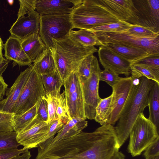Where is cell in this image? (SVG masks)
Listing matches in <instances>:
<instances>
[{
    "label": "cell",
    "instance_id": "cell-14",
    "mask_svg": "<svg viewBox=\"0 0 159 159\" xmlns=\"http://www.w3.org/2000/svg\"><path fill=\"white\" fill-rule=\"evenodd\" d=\"M99 60L105 69L129 77L131 63L104 45L98 50Z\"/></svg>",
    "mask_w": 159,
    "mask_h": 159
},
{
    "label": "cell",
    "instance_id": "cell-40",
    "mask_svg": "<svg viewBox=\"0 0 159 159\" xmlns=\"http://www.w3.org/2000/svg\"><path fill=\"white\" fill-rule=\"evenodd\" d=\"M35 0H19L20 7L18 13V18L25 16L35 10Z\"/></svg>",
    "mask_w": 159,
    "mask_h": 159
},
{
    "label": "cell",
    "instance_id": "cell-36",
    "mask_svg": "<svg viewBox=\"0 0 159 159\" xmlns=\"http://www.w3.org/2000/svg\"><path fill=\"white\" fill-rule=\"evenodd\" d=\"M44 97L48 104V118L47 122L49 123L53 120H59L56 112L59 97H54L45 93Z\"/></svg>",
    "mask_w": 159,
    "mask_h": 159
},
{
    "label": "cell",
    "instance_id": "cell-19",
    "mask_svg": "<svg viewBox=\"0 0 159 159\" xmlns=\"http://www.w3.org/2000/svg\"><path fill=\"white\" fill-rule=\"evenodd\" d=\"M87 125L88 121L85 120L77 117L73 118L58 131L55 137H51L43 143L47 144L52 143L71 137L80 133Z\"/></svg>",
    "mask_w": 159,
    "mask_h": 159
},
{
    "label": "cell",
    "instance_id": "cell-23",
    "mask_svg": "<svg viewBox=\"0 0 159 159\" xmlns=\"http://www.w3.org/2000/svg\"><path fill=\"white\" fill-rule=\"evenodd\" d=\"M33 63V68L40 75L49 74L56 70L52 51L46 47Z\"/></svg>",
    "mask_w": 159,
    "mask_h": 159
},
{
    "label": "cell",
    "instance_id": "cell-4",
    "mask_svg": "<svg viewBox=\"0 0 159 159\" xmlns=\"http://www.w3.org/2000/svg\"><path fill=\"white\" fill-rule=\"evenodd\" d=\"M70 17L73 29L87 30L120 20L98 0H82L75 6Z\"/></svg>",
    "mask_w": 159,
    "mask_h": 159
},
{
    "label": "cell",
    "instance_id": "cell-25",
    "mask_svg": "<svg viewBox=\"0 0 159 159\" xmlns=\"http://www.w3.org/2000/svg\"><path fill=\"white\" fill-rule=\"evenodd\" d=\"M40 76L45 92L59 98L63 82L57 71L55 70L49 74Z\"/></svg>",
    "mask_w": 159,
    "mask_h": 159
},
{
    "label": "cell",
    "instance_id": "cell-49",
    "mask_svg": "<svg viewBox=\"0 0 159 159\" xmlns=\"http://www.w3.org/2000/svg\"><path fill=\"white\" fill-rule=\"evenodd\" d=\"M8 2L10 4V5H12L13 2H14V1L13 0H9V1H8Z\"/></svg>",
    "mask_w": 159,
    "mask_h": 159
},
{
    "label": "cell",
    "instance_id": "cell-7",
    "mask_svg": "<svg viewBox=\"0 0 159 159\" xmlns=\"http://www.w3.org/2000/svg\"><path fill=\"white\" fill-rule=\"evenodd\" d=\"M93 32L102 43H112L140 48L149 54H159V36L147 38L126 32Z\"/></svg>",
    "mask_w": 159,
    "mask_h": 159
},
{
    "label": "cell",
    "instance_id": "cell-31",
    "mask_svg": "<svg viewBox=\"0 0 159 159\" xmlns=\"http://www.w3.org/2000/svg\"><path fill=\"white\" fill-rule=\"evenodd\" d=\"M134 25L120 20L117 22L97 26L87 30L94 32H126Z\"/></svg>",
    "mask_w": 159,
    "mask_h": 159
},
{
    "label": "cell",
    "instance_id": "cell-16",
    "mask_svg": "<svg viewBox=\"0 0 159 159\" xmlns=\"http://www.w3.org/2000/svg\"><path fill=\"white\" fill-rule=\"evenodd\" d=\"M32 67L31 64L21 72L12 86L7 91V97L0 101V111L13 113L14 107L27 81Z\"/></svg>",
    "mask_w": 159,
    "mask_h": 159
},
{
    "label": "cell",
    "instance_id": "cell-24",
    "mask_svg": "<svg viewBox=\"0 0 159 159\" xmlns=\"http://www.w3.org/2000/svg\"><path fill=\"white\" fill-rule=\"evenodd\" d=\"M149 119L156 127L159 133V84L155 82L148 96Z\"/></svg>",
    "mask_w": 159,
    "mask_h": 159
},
{
    "label": "cell",
    "instance_id": "cell-43",
    "mask_svg": "<svg viewBox=\"0 0 159 159\" xmlns=\"http://www.w3.org/2000/svg\"><path fill=\"white\" fill-rule=\"evenodd\" d=\"M145 151L143 156L145 158L159 155V137L150 144Z\"/></svg>",
    "mask_w": 159,
    "mask_h": 159
},
{
    "label": "cell",
    "instance_id": "cell-30",
    "mask_svg": "<svg viewBox=\"0 0 159 159\" xmlns=\"http://www.w3.org/2000/svg\"><path fill=\"white\" fill-rule=\"evenodd\" d=\"M130 73L133 80L145 77L159 84V73L146 68L131 64Z\"/></svg>",
    "mask_w": 159,
    "mask_h": 159
},
{
    "label": "cell",
    "instance_id": "cell-34",
    "mask_svg": "<svg viewBox=\"0 0 159 159\" xmlns=\"http://www.w3.org/2000/svg\"><path fill=\"white\" fill-rule=\"evenodd\" d=\"M56 113L58 119L65 125L71 119L69 113L64 91L60 94L59 98Z\"/></svg>",
    "mask_w": 159,
    "mask_h": 159
},
{
    "label": "cell",
    "instance_id": "cell-5",
    "mask_svg": "<svg viewBox=\"0 0 159 159\" xmlns=\"http://www.w3.org/2000/svg\"><path fill=\"white\" fill-rule=\"evenodd\" d=\"M40 27L39 34L46 47L51 51L53 40H59L69 36L73 29L70 14L40 16Z\"/></svg>",
    "mask_w": 159,
    "mask_h": 159
},
{
    "label": "cell",
    "instance_id": "cell-42",
    "mask_svg": "<svg viewBox=\"0 0 159 159\" xmlns=\"http://www.w3.org/2000/svg\"><path fill=\"white\" fill-rule=\"evenodd\" d=\"M44 97L41 99L36 117L43 122H47L48 118V104Z\"/></svg>",
    "mask_w": 159,
    "mask_h": 159
},
{
    "label": "cell",
    "instance_id": "cell-35",
    "mask_svg": "<svg viewBox=\"0 0 159 159\" xmlns=\"http://www.w3.org/2000/svg\"><path fill=\"white\" fill-rule=\"evenodd\" d=\"M66 95L75 91L81 85L77 71L71 73L63 81Z\"/></svg>",
    "mask_w": 159,
    "mask_h": 159
},
{
    "label": "cell",
    "instance_id": "cell-1",
    "mask_svg": "<svg viewBox=\"0 0 159 159\" xmlns=\"http://www.w3.org/2000/svg\"><path fill=\"white\" fill-rule=\"evenodd\" d=\"M35 159H110L119 147L115 127L107 124L53 143H43Z\"/></svg>",
    "mask_w": 159,
    "mask_h": 159
},
{
    "label": "cell",
    "instance_id": "cell-37",
    "mask_svg": "<svg viewBox=\"0 0 159 159\" xmlns=\"http://www.w3.org/2000/svg\"><path fill=\"white\" fill-rule=\"evenodd\" d=\"M14 113L0 111V132L14 131L13 117Z\"/></svg>",
    "mask_w": 159,
    "mask_h": 159
},
{
    "label": "cell",
    "instance_id": "cell-22",
    "mask_svg": "<svg viewBox=\"0 0 159 159\" xmlns=\"http://www.w3.org/2000/svg\"><path fill=\"white\" fill-rule=\"evenodd\" d=\"M103 44V45L114 51L131 63L150 55L145 50L140 48H133L112 43Z\"/></svg>",
    "mask_w": 159,
    "mask_h": 159
},
{
    "label": "cell",
    "instance_id": "cell-39",
    "mask_svg": "<svg viewBox=\"0 0 159 159\" xmlns=\"http://www.w3.org/2000/svg\"><path fill=\"white\" fill-rule=\"evenodd\" d=\"M126 32L131 34L147 38H153L159 36V33H155L145 27L138 25H134Z\"/></svg>",
    "mask_w": 159,
    "mask_h": 159
},
{
    "label": "cell",
    "instance_id": "cell-28",
    "mask_svg": "<svg viewBox=\"0 0 159 159\" xmlns=\"http://www.w3.org/2000/svg\"><path fill=\"white\" fill-rule=\"evenodd\" d=\"M32 108L20 115L14 114L13 117L14 131L17 133L23 130L34 119L37 115L41 99Z\"/></svg>",
    "mask_w": 159,
    "mask_h": 159
},
{
    "label": "cell",
    "instance_id": "cell-44",
    "mask_svg": "<svg viewBox=\"0 0 159 159\" xmlns=\"http://www.w3.org/2000/svg\"><path fill=\"white\" fill-rule=\"evenodd\" d=\"M8 85L5 82L2 76H0V101L3 98L7 89Z\"/></svg>",
    "mask_w": 159,
    "mask_h": 159
},
{
    "label": "cell",
    "instance_id": "cell-15",
    "mask_svg": "<svg viewBox=\"0 0 159 159\" xmlns=\"http://www.w3.org/2000/svg\"><path fill=\"white\" fill-rule=\"evenodd\" d=\"M18 18L9 31L11 35L22 40L35 33H39L40 27V15L34 10Z\"/></svg>",
    "mask_w": 159,
    "mask_h": 159
},
{
    "label": "cell",
    "instance_id": "cell-41",
    "mask_svg": "<svg viewBox=\"0 0 159 159\" xmlns=\"http://www.w3.org/2000/svg\"><path fill=\"white\" fill-rule=\"evenodd\" d=\"M29 151L27 148L10 149L0 150V159H10Z\"/></svg>",
    "mask_w": 159,
    "mask_h": 159
},
{
    "label": "cell",
    "instance_id": "cell-27",
    "mask_svg": "<svg viewBox=\"0 0 159 159\" xmlns=\"http://www.w3.org/2000/svg\"><path fill=\"white\" fill-rule=\"evenodd\" d=\"M100 69L96 57L93 54L87 56L82 61L77 70L80 81L89 79L93 72Z\"/></svg>",
    "mask_w": 159,
    "mask_h": 159
},
{
    "label": "cell",
    "instance_id": "cell-47",
    "mask_svg": "<svg viewBox=\"0 0 159 159\" xmlns=\"http://www.w3.org/2000/svg\"><path fill=\"white\" fill-rule=\"evenodd\" d=\"M4 45L2 39L0 37V65L3 61L4 58L3 57L2 50L3 49Z\"/></svg>",
    "mask_w": 159,
    "mask_h": 159
},
{
    "label": "cell",
    "instance_id": "cell-12",
    "mask_svg": "<svg viewBox=\"0 0 159 159\" xmlns=\"http://www.w3.org/2000/svg\"><path fill=\"white\" fill-rule=\"evenodd\" d=\"M101 69L92 73L87 80L80 82L82 90L84 110L86 119H94L96 108L101 98L98 93L99 84L98 73Z\"/></svg>",
    "mask_w": 159,
    "mask_h": 159
},
{
    "label": "cell",
    "instance_id": "cell-38",
    "mask_svg": "<svg viewBox=\"0 0 159 159\" xmlns=\"http://www.w3.org/2000/svg\"><path fill=\"white\" fill-rule=\"evenodd\" d=\"M98 74L99 81H105L111 87L116 84L121 78L114 72L107 69L101 70Z\"/></svg>",
    "mask_w": 159,
    "mask_h": 159
},
{
    "label": "cell",
    "instance_id": "cell-18",
    "mask_svg": "<svg viewBox=\"0 0 159 159\" xmlns=\"http://www.w3.org/2000/svg\"><path fill=\"white\" fill-rule=\"evenodd\" d=\"M4 56L6 59L13 61V66L17 65L29 66L32 63L24 51L21 40L11 35L4 45Z\"/></svg>",
    "mask_w": 159,
    "mask_h": 159
},
{
    "label": "cell",
    "instance_id": "cell-26",
    "mask_svg": "<svg viewBox=\"0 0 159 159\" xmlns=\"http://www.w3.org/2000/svg\"><path fill=\"white\" fill-rule=\"evenodd\" d=\"M68 36L84 47L101 46L103 45L93 32L87 30L80 29L77 31L72 30Z\"/></svg>",
    "mask_w": 159,
    "mask_h": 159
},
{
    "label": "cell",
    "instance_id": "cell-21",
    "mask_svg": "<svg viewBox=\"0 0 159 159\" xmlns=\"http://www.w3.org/2000/svg\"><path fill=\"white\" fill-rule=\"evenodd\" d=\"M65 96L71 118L77 117L85 120L86 119L85 115L81 84L75 91L71 93L65 94Z\"/></svg>",
    "mask_w": 159,
    "mask_h": 159
},
{
    "label": "cell",
    "instance_id": "cell-32",
    "mask_svg": "<svg viewBox=\"0 0 159 159\" xmlns=\"http://www.w3.org/2000/svg\"><path fill=\"white\" fill-rule=\"evenodd\" d=\"M17 134L14 131L0 132V150L18 148L20 145L17 140Z\"/></svg>",
    "mask_w": 159,
    "mask_h": 159
},
{
    "label": "cell",
    "instance_id": "cell-3",
    "mask_svg": "<svg viewBox=\"0 0 159 159\" xmlns=\"http://www.w3.org/2000/svg\"><path fill=\"white\" fill-rule=\"evenodd\" d=\"M52 51L56 70L63 82L71 73L77 71L83 60L98 51L94 46L84 47L69 36L59 40H53Z\"/></svg>",
    "mask_w": 159,
    "mask_h": 159
},
{
    "label": "cell",
    "instance_id": "cell-48",
    "mask_svg": "<svg viewBox=\"0 0 159 159\" xmlns=\"http://www.w3.org/2000/svg\"><path fill=\"white\" fill-rule=\"evenodd\" d=\"M145 158L146 159H159V155L149 157Z\"/></svg>",
    "mask_w": 159,
    "mask_h": 159
},
{
    "label": "cell",
    "instance_id": "cell-46",
    "mask_svg": "<svg viewBox=\"0 0 159 159\" xmlns=\"http://www.w3.org/2000/svg\"><path fill=\"white\" fill-rule=\"evenodd\" d=\"M110 159H125V155L119 150L116 151Z\"/></svg>",
    "mask_w": 159,
    "mask_h": 159
},
{
    "label": "cell",
    "instance_id": "cell-11",
    "mask_svg": "<svg viewBox=\"0 0 159 159\" xmlns=\"http://www.w3.org/2000/svg\"><path fill=\"white\" fill-rule=\"evenodd\" d=\"M133 84L131 76L121 77L111 87V113L108 124L113 125L118 121Z\"/></svg>",
    "mask_w": 159,
    "mask_h": 159
},
{
    "label": "cell",
    "instance_id": "cell-10",
    "mask_svg": "<svg viewBox=\"0 0 159 159\" xmlns=\"http://www.w3.org/2000/svg\"><path fill=\"white\" fill-rule=\"evenodd\" d=\"M138 13V25L159 33V0H132Z\"/></svg>",
    "mask_w": 159,
    "mask_h": 159
},
{
    "label": "cell",
    "instance_id": "cell-2",
    "mask_svg": "<svg viewBox=\"0 0 159 159\" xmlns=\"http://www.w3.org/2000/svg\"><path fill=\"white\" fill-rule=\"evenodd\" d=\"M155 81L145 77L133 80V84L115 127L120 148L129 136L132 127L138 116L148 106V96Z\"/></svg>",
    "mask_w": 159,
    "mask_h": 159
},
{
    "label": "cell",
    "instance_id": "cell-20",
    "mask_svg": "<svg viewBox=\"0 0 159 159\" xmlns=\"http://www.w3.org/2000/svg\"><path fill=\"white\" fill-rule=\"evenodd\" d=\"M22 47L32 63L46 49V46L41 39L39 33H35L21 40Z\"/></svg>",
    "mask_w": 159,
    "mask_h": 159
},
{
    "label": "cell",
    "instance_id": "cell-33",
    "mask_svg": "<svg viewBox=\"0 0 159 159\" xmlns=\"http://www.w3.org/2000/svg\"><path fill=\"white\" fill-rule=\"evenodd\" d=\"M131 64L141 66L159 73V54L149 55L132 62Z\"/></svg>",
    "mask_w": 159,
    "mask_h": 159
},
{
    "label": "cell",
    "instance_id": "cell-8",
    "mask_svg": "<svg viewBox=\"0 0 159 159\" xmlns=\"http://www.w3.org/2000/svg\"><path fill=\"white\" fill-rule=\"evenodd\" d=\"M45 93L40 76L33 66L27 81L14 107L13 113L18 115L27 111L44 96Z\"/></svg>",
    "mask_w": 159,
    "mask_h": 159
},
{
    "label": "cell",
    "instance_id": "cell-29",
    "mask_svg": "<svg viewBox=\"0 0 159 159\" xmlns=\"http://www.w3.org/2000/svg\"><path fill=\"white\" fill-rule=\"evenodd\" d=\"M112 94L107 97L101 98L96 108L94 120L101 125L108 124L111 113Z\"/></svg>",
    "mask_w": 159,
    "mask_h": 159
},
{
    "label": "cell",
    "instance_id": "cell-6",
    "mask_svg": "<svg viewBox=\"0 0 159 159\" xmlns=\"http://www.w3.org/2000/svg\"><path fill=\"white\" fill-rule=\"evenodd\" d=\"M159 133L154 124L144 116H138L130 130L127 151L133 157L141 154L157 138Z\"/></svg>",
    "mask_w": 159,
    "mask_h": 159
},
{
    "label": "cell",
    "instance_id": "cell-9",
    "mask_svg": "<svg viewBox=\"0 0 159 159\" xmlns=\"http://www.w3.org/2000/svg\"><path fill=\"white\" fill-rule=\"evenodd\" d=\"M50 123L43 122L36 116L23 130L17 133V140L28 149L38 148L50 138L48 133Z\"/></svg>",
    "mask_w": 159,
    "mask_h": 159
},
{
    "label": "cell",
    "instance_id": "cell-45",
    "mask_svg": "<svg viewBox=\"0 0 159 159\" xmlns=\"http://www.w3.org/2000/svg\"><path fill=\"white\" fill-rule=\"evenodd\" d=\"M31 156L30 152L28 151L10 159H30Z\"/></svg>",
    "mask_w": 159,
    "mask_h": 159
},
{
    "label": "cell",
    "instance_id": "cell-13",
    "mask_svg": "<svg viewBox=\"0 0 159 159\" xmlns=\"http://www.w3.org/2000/svg\"><path fill=\"white\" fill-rule=\"evenodd\" d=\"M98 0L102 5L120 20L138 25V13L132 0Z\"/></svg>",
    "mask_w": 159,
    "mask_h": 159
},
{
    "label": "cell",
    "instance_id": "cell-17",
    "mask_svg": "<svg viewBox=\"0 0 159 159\" xmlns=\"http://www.w3.org/2000/svg\"><path fill=\"white\" fill-rule=\"evenodd\" d=\"M82 0H36L35 10L40 16L70 14Z\"/></svg>",
    "mask_w": 159,
    "mask_h": 159
}]
</instances>
